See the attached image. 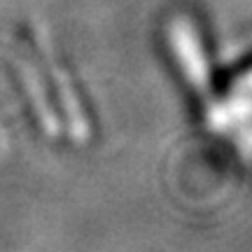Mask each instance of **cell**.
<instances>
[{"instance_id":"obj_3","label":"cell","mask_w":252,"mask_h":252,"mask_svg":"<svg viewBox=\"0 0 252 252\" xmlns=\"http://www.w3.org/2000/svg\"><path fill=\"white\" fill-rule=\"evenodd\" d=\"M21 72H24V82H26V91L28 96L35 100L33 105H35V112L37 117H40V124H42V128H45L49 135H56L59 133V124H56V115L54 110L49 108V103H47L45 98V91H42V84H40V80H37V75L31 68H21Z\"/></svg>"},{"instance_id":"obj_2","label":"cell","mask_w":252,"mask_h":252,"mask_svg":"<svg viewBox=\"0 0 252 252\" xmlns=\"http://www.w3.org/2000/svg\"><path fill=\"white\" fill-rule=\"evenodd\" d=\"M52 70H54V77H56V82H59V94H61L63 108H65L68 119H70V133L75 135L77 143H87V138H89V126H87V117L82 115L77 96H75V91H72V87H70V80H68L56 65Z\"/></svg>"},{"instance_id":"obj_1","label":"cell","mask_w":252,"mask_h":252,"mask_svg":"<svg viewBox=\"0 0 252 252\" xmlns=\"http://www.w3.org/2000/svg\"><path fill=\"white\" fill-rule=\"evenodd\" d=\"M168 40H171L173 54L180 61V68L189 84L206 96V103H210V70H208V59L203 52V45L198 40V33L194 24L185 17H178L171 21L168 28Z\"/></svg>"}]
</instances>
